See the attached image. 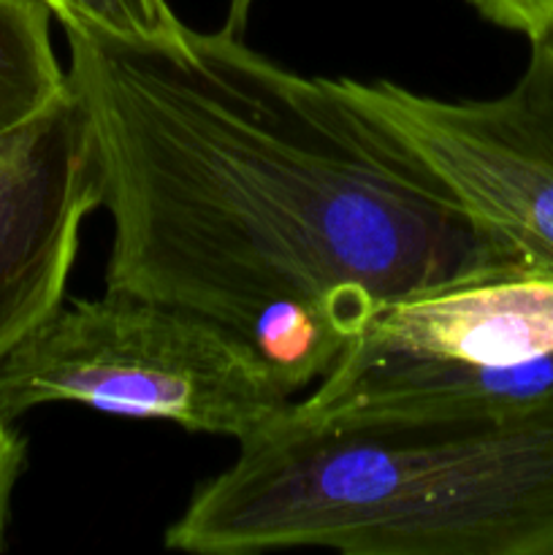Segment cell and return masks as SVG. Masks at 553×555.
<instances>
[{"mask_svg": "<svg viewBox=\"0 0 553 555\" xmlns=\"http://www.w3.org/2000/svg\"><path fill=\"white\" fill-rule=\"evenodd\" d=\"M114 222L106 293L201 314L293 390L380 312L515 276L434 168L345 90L231 33H65Z\"/></svg>", "mask_w": 553, "mask_h": 555, "instance_id": "1", "label": "cell"}, {"mask_svg": "<svg viewBox=\"0 0 553 555\" xmlns=\"http://www.w3.org/2000/svg\"><path fill=\"white\" fill-rule=\"evenodd\" d=\"M470 3L488 22L526 38L553 20V0H470Z\"/></svg>", "mask_w": 553, "mask_h": 555, "instance_id": "10", "label": "cell"}, {"mask_svg": "<svg viewBox=\"0 0 553 555\" xmlns=\"http://www.w3.org/2000/svg\"><path fill=\"white\" fill-rule=\"evenodd\" d=\"M65 33L125 43H166L184 30L166 0H41Z\"/></svg>", "mask_w": 553, "mask_h": 555, "instance_id": "9", "label": "cell"}, {"mask_svg": "<svg viewBox=\"0 0 553 555\" xmlns=\"http://www.w3.org/2000/svg\"><path fill=\"white\" fill-rule=\"evenodd\" d=\"M390 125L502 249L515 276L553 280V20L504 95L439 101L394 81L342 79Z\"/></svg>", "mask_w": 553, "mask_h": 555, "instance_id": "4", "label": "cell"}, {"mask_svg": "<svg viewBox=\"0 0 553 555\" xmlns=\"http://www.w3.org/2000/svg\"><path fill=\"white\" fill-rule=\"evenodd\" d=\"M25 439L11 423H0V551L5 542V529H9L11 496L20 482L22 469H25Z\"/></svg>", "mask_w": 553, "mask_h": 555, "instance_id": "11", "label": "cell"}, {"mask_svg": "<svg viewBox=\"0 0 553 555\" xmlns=\"http://www.w3.org/2000/svg\"><path fill=\"white\" fill-rule=\"evenodd\" d=\"M356 345L497 366L553 356V280L507 276L410 298L380 312Z\"/></svg>", "mask_w": 553, "mask_h": 555, "instance_id": "6", "label": "cell"}, {"mask_svg": "<svg viewBox=\"0 0 553 555\" xmlns=\"http://www.w3.org/2000/svg\"><path fill=\"white\" fill-rule=\"evenodd\" d=\"M98 206L95 135L68 85L0 133V361L63 304L81 222Z\"/></svg>", "mask_w": 553, "mask_h": 555, "instance_id": "5", "label": "cell"}, {"mask_svg": "<svg viewBox=\"0 0 553 555\" xmlns=\"http://www.w3.org/2000/svg\"><path fill=\"white\" fill-rule=\"evenodd\" d=\"M49 16L41 0H0V133L30 119L68 87L49 38Z\"/></svg>", "mask_w": 553, "mask_h": 555, "instance_id": "8", "label": "cell"}, {"mask_svg": "<svg viewBox=\"0 0 553 555\" xmlns=\"http://www.w3.org/2000/svg\"><path fill=\"white\" fill-rule=\"evenodd\" d=\"M553 393V356L524 363H472L352 345L320 379L304 415L363 410H477Z\"/></svg>", "mask_w": 553, "mask_h": 555, "instance_id": "7", "label": "cell"}, {"mask_svg": "<svg viewBox=\"0 0 553 555\" xmlns=\"http://www.w3.org/2000/svg\"><path fill=\"white\" fill-rule=\"evenodd\" d=\"M293 393L211 320L128 293L63 301L0 361V423L43 404H81L242 442Z\"/></svg>", "mask_w": 553, "mask_h": 555, "instance_id": "3", "label": "cell"}, {"mask_svg": "<svg viewBox=\"0 0 553 555\" xmlns=\"http://www.w3.org/2000/svg\"><path fill=\"white\" fill-rule=\"evenodd\" d=\"M166 547L553 555V393L477 410L291 404L195 491Z\"/></svg>", "mask_w": 553, "mask_h": 555, "instance_id": "2", "label": "cell"}, {"mask_svg": "<svg viewBox=\"0 0 553 555\" xmlns=\"http://www.w3.org/2000/svg\"><path fill=\"white\" fill-rule=\"evenodd\" d=\"M255 0H228V14L226 22H222V30L231 33V36L242 38L244 27H247L249 9H253Z\"/></svg>", "mask_w": 553, "mask_h": 555, "instance_id": "12", "label": "cell"}]
</instances>
